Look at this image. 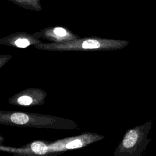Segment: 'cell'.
Returning a JSON list of instances; mask_svg holds the SVG:
<instances>
[{
	"mask_svg": "<svg viewBox=\"0 0 156 156\" xmlns=\"http://www.w3.org/2000/svg\"><path fill=\"white\" fill-rule=\"evenodd\" d=\"M82 146V143L80 140L77 139L68 143L66 145V147L68 149H74L80 147Z\"/></svg>",
	"mask_w": 156,
	"mask_h": 156,
	"instance_id": "cell-5",
	"label": "cell"
},
{
	"mask_svg": "<svg viewBox=\"0 0 156 156\" xmlns=\"http://www.w3.org/2000/svg\"><path fill=\"white\" fill-rule=\"evenodd\" d=\"M152 125V121H149L127 130L113 156H142L151 141L147 136Z\"/></svg>",
	"mask_w": 156,
	"mask_h": 156,
	"instance_id": "cell-1",
	"label": "cell"
},
{
	"mask_svg": "<svg viewBox=\"0 0 156 156\" xmlns=\"http://www.w3.org/2000/svg\"><path fill=\"white\" fill-rule=\"evenodd\" d=\"M54 33L60 37H63L66 35V31L62 27H55L53 30Z\"/></svg>",
	"mask_w": 156,
	"mask_h": 156,
	"instance_id": "cell-7",
	"label": "cell"
},
{
	"mask_svg": "<svg viewBox=\"0 0 156 156\" xmlns=\"http://www.w3.org/2000/svg\"><path fill=\"white\" fill-rule=\"evenodd\" d=\"M11 121L17 124H24L29 121V116L22 113H13L10 117Z\"/></svg>",
	"mask_w": 156,
	"mask_h": 156,
	"instance_id": "cell-2",
	"label": "cell"
},
{
	"mask_svg": "<svg viewBox=\"0 0 156 156\" xmlns=\"http://www.w3.org/2000/svg\"><path fill=\"white\" fill-rule=\"evenodd\" d=\"M32 150L38 155H43L47 152L48 147L41 141L34 142L31 145Z\"/></svg>",
	"mask_w": 156,
	"mask_h": 156,
	"instance_id": "cell-3",
	"label": "cell"
},
{
	"mask_svg": "<svg viewBox=\"0 0 156 156\" xmlns=\"http://www.w3.org/2000/svg\"><path fill=\"white\" fill-rule=\"evenodd\" d=\"M15 44L20 48H26L30 44V42L26 38H19L15 42Z\"/></svg>",
	"mask_w": 156,
	"mask_h": 156,
	"instance_id": "cell-6",
	"label": "cell"
},
{
	"mask_svg": "<svg viewBox=\"0 0 156 156\" xmlns=\"http://www.w3.org/2000/svg\"><path fill=\"white\" fill-rule=\"evenodd\" d=\"M18 102L22 105H29L32 102V99L28 96H23L18 99Z\"/></svg>",
	"mask_w": 156,
	"mask_h": 156,
	"instance_id": "cell-4",
	"label": "cell"
}]
</instances>
